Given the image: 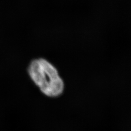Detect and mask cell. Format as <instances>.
Masks as SVG:
<instances>
[{"mask_svg": "<svg viewBox=\"0 0 131 131\" xmlns=\"http://www.w3.org/2000/svg\"><path fill=\"white\" fill-rule=\"evenodd\" d=\"M28 72L31 79L45 95L56 97L63 93V80L54 66L46 59L33 60L28 67Z\"/></svg>", "mask_w": 131, "mask_h": 131, "instance_id": "cell-1", "label": "cell"}]
</instances>
